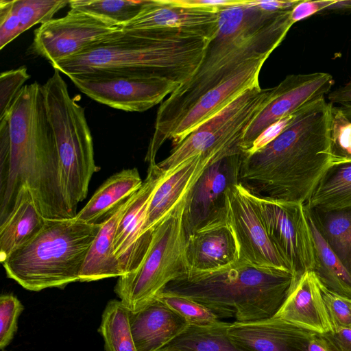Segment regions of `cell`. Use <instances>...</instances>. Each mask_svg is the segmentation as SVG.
Returning a JSON list of instances; mask_svg holds the SVG:
<instances>
[{"instance_id":"21","label":"cell","mask_w":351,"mask_h":351,"mask_svg":"<svg viewBox=\"0 0 351 351\" xmlns=\"http://www.w3.org/2000/svg\"><path fill=\"white\" fill-rule=\"evenodd\" d=\"M219 159L197 156L167 171L156 186L149 202L145 232L152 234L161 221L188 196L204 170Z\"/></svg>"},{"instance_id":"47","label":"cell","mask_w":351,"mask_h":351,"mask_svg":"<svg viewBox=\"0 0 351 351\" xmlns=\"http://www.w3.org/2000/svg\"><path fill=\"white\" fill-rule=\"evenodd\" d=\"M341 109L343 110L346 116L351 120V105L345 104L341 106Z\"/></svg>"},{"instance_id":"40","label":"cell","mask_w":351,"mask_h":351,"mask_svg":"<svg viewBox=\"0 0 351 351\" xmlns=\"http://www.w3.org/2000/svg\"><path fill=\"white\" fill-rule=\"evenodd\" d=\"M335 0H300L291 11V19L293 23L313 14L322 13Z\"/></svg>"},{"instance_id":"39","label":"cell","mask_w":351,"mask_h":351,"mask_svg":"<svg viewBox=\"0 0 351 351\" xmlns=\"http://www.w3.org/2000/svg\"><path fill=\"white\" fill-rule=\"evenodd\" d=\"M14 0L0 1V49L16 38L22 31L13 8Z\"/></svg>"},{"instance_id":"19","label":"cell","mask_w":351,"mask_h":351,"mask_svg":"<svg viewBox=\"0 0 351 351\" xmlns=\"http://www.w3.org/2000/svg\"><path fill=\"white\" fill-rule=\"evenodd\" d=\"M227 333L246 351H307L310 339L316 334L276 317L229 323Z\"/></svg>"},{"instance_id":"4","label":"cell","mask_w":351,"mask_h":351,"mask_svg":"<svg viewBox=\"0 0 351 351\" xmlns=\"http://www.w3.org/2000/svg\"><path fill=\"white\" fill-rule=\"evenodd\" d=\"M210 40L184 33L121 27L51 64L67 76L95 71L137 72L180 85L191 78Z\"/></svg>"},{"instance_id":"1","label":"cell","mask_w":351,"mask_h":351,"mask_svg":"<svg viewBox=\"0 0 351 351\" xmlns=\"http://www.w3.org/2000/svg\"><path fill=\"white\" fill-rule=\"evenodd\" d=\"M290 10L267 11L254 0H239L219 12L217 29L190 80L159 106L145 160H156L162 145L197 100L235 75L248 62L267 58L294 24Z\"/></svg>"},{"instance_id":"5","label":"cell","mask_w":351,"mask_h":351,"mask_svg":"<svg viewBox=\"0 0 351 351\" xmlns=\"http://www.w3.org/2000/svg\"><path fill=\"white\" fill-rule=\"evenodd\" d=\"M295 279L289 271L255 266L239 260L219 269L189 272L162 293L184 297L210 309L219 319L249 322L274 317Z\"/></svg>"},{"instance_id":"13","label":"cell","mask_w":351,"mask_h":351,"mask_svg":"<svg viewBox=\"0 0 351 351\" xmlns=\"http://www.w3.org/2000/svg\"><path fill=\"white\" fill-rule=\"evenodd\" d=\"M120 28L70 9L64 16L52 19L37 28L32 47L52 64L79 53Z\"/></svg>"},{"instance_id":"41","label":"cell","mask_w":351,"mask_h":351,"mask_svg":"<svg viewBox=\"0 0 351 351\" xmlns=\"http://www.w3.org/2000/svg\"><path fill=\"white\" fill-rule=\"evenodd\" d=\"M298 112V111H297ZM296 112L287 116L267 128L253 143L250 149L244 154H250L264 147L275 139L282 130L291 123Z\"/></svg>"},{"instance_id":"48","label":"cell","mask_w":351,"mask_h":351,"mask_svg":"<svg viewBox=\"0 0 351 351\" xmlns=\"http://www.w3.org/2000/svg\"><path fill=\"white\" fill-rule=\"evenodd\" d=\"M160 351H168V350H160Z\"/></svg>"},{"instance_id":"22","label":"cell","mask_w":351,"mask_h":351,"mask_svg":"<svg viewBox=\"0 0 351 351\" xmlns=\"http://www.w3.org/2000/svg\"><path fill=\"white\" fill-rule=\"evenodd\" d=\"M130 319L137 351H160L189 326L157 298L141 310L131 312Z\"/></svg>"},{"instance_id":"14","label":"cell","mask_w":351,"mask_h":351,"mask_svg":"<svg viewBox=\"0 0 351 351\" xmlns=\"http://www.w3.org/2000/svg\"><path fill=\"white\" fill-rule=\"evenodd\" d=\"M335 81L328 73L291 74L273 87L266 106L249 125L243 137V152L271 125L331 91Z\"/></svg>"},{"instance_id":"42","label":"cell","mask_w":351,"mask_h":351,"mask_svg":"<svg viewBox=\"0 0 351 351\" xmlns=\"http://www.w3.org/2000/svg\"><path fill=\"white\" fill-rule=\"evenodd\" d=\"M335 351H351V328H338L322 335Z\"/></svg>"},{"instance_id":"2","label":"cell","mask_w":351,"mask_h":351,"mask_svg":"<svg viewBox=\"0 0 351 351\" xmlns=\"http://www.w3.org/2000/svg\"><path fill=\"white\" fill-rule=\"evenodd\" d=\"M23 186L46 219L75 217L64 187L43 85H25L0 119V224L12 213Z\"/></svg>"},{"instance_id":"37","label":"cell","mask_w":351,"mask_h":351,"mask_svg":"<svg viewBox=\"0 0 351 351\" xmlns=\"http://www.w3.org/2000/svg\"><path fill=\"white\" fill-rule=\"evenodd\" d=\"M319 285L332 328H351V298L328 289L319 280Z\"/></svg>"},{"instance_id":"43","label":"cell","mask_w":351,"mask_h":351,"mask_svg":"<svg viewBox=\"0 0 351 351\" xmlns=\"http://www.w3.org/2000/svg\"><path fill=\"white\" fill-rule=\"evenodd\" d=\"M330 103L351 105V78L343 85L331 90L328 95Z\"/></svg>"},{"instance_id":"11","label":"cell","mask_w":351,"mask_h":351,"mask_svg":"<svg viewBox=\"0 0 351 351\" xmlns=\"http://www.w3.org/2000/svg\"><path fill=\"white\" fill-rule=\"evenodd\" d=\"M93 100L126 112H144L160 104L180 85L131 71H95L68 75Z\"/></svg>"},{"instance_id":"26","label":"cell","mask_w":351,"mask_h":351,"mask_svg":"<svg viewBox=\"0 0 351 351\" xmlns=\"http://www.w3.org/2000/svg\"><path fill=\"white\" fill-rule=\"evenodd\" d=\"M142 180L136 168L123 169L109 177L77 213V220L94 224L104 218L121 202L137 191Z\"/></svg>"},{"instance_id":"44","label":"cell","mask_w":351,"mask_h":351,"mask_svg":"<svg viewBox=\"0 0 351 351\" xmlns=\"http://www.w3.org/2000/svg\"><path fill=\"white\" fill-rule=\"evenodd\" d=\"M184 3L197 7L221 9L223 7L234 5L239 0H182Z\"/></svg>"},{"instance_id":"35","label":"cell","mask_w":351,"mask_h":351,"mask_svg":"<svg viewBox=\"0 0 351 351\" xmlns=\"http://www.w3.org/2000/svg\"><path fill=\"white\" fill-rule=\"evenodd\" d=\"M69 3L66 0H14L13 8L23 33L36 24L51 20Z\"/></svg>"},{"instance_id":"3","label":"cell","mask_w":351,"mask_h":351,"mask_svg":"<svg viewBox=\"0 0 351 351\" xmlns=\"http://www.w3.org/2000/svg\"><path fill=\"white\" fill-rule=\"evenodd\" d=\"M332 106L324 96L314 100L266 146L243 153L239 183L256 195L305 204L331 167Z\"/></svg>"},{"instance_id":"9","label":"cell","mask_w":351,"mask_h":351,"mask_svg":"<svg viewBox=\"0 0 351 351\" xmlns=\"http://www.w3.org/2000/svg\"><path fill=\"white\" fill-rule=\"evenodd\" d=\"M272 91L273 88L260 85L245 90L175 145L158 165L167 171L197 156L221 158L243 153L241 143L245 132L266 106Z\"/></svg>"},{"instance_id":"15","label":"cell","mask_w":351,"mask_h":351,"mask_svg":"<svg viewBox=\"0 0 351 351\" xmlns=\"http://www.w3.org/2000/svg\"><path fill=\"white\" fill-rule=\"evenodd\" d=\"M227 223L237 241L239 261L290 271L271 242L248 191L240 183L228 192Z\"/></svg>"},{"instance_id":"31","label":"cell","mask_w":351,"mask_h":351,"mask_svg":"<svg viewBox=\"0 0 351 351\" xmlns=\"http://www.w3.org/2000/svg\"><path fill=\"white\" fill-rule=\"evenodd\" d=\"M148 0H71L70 9L93 16L110 25L123 27L134 19Z\"/></svg>"},{"instance_id":"34","label":"cell","mask_w":351,"mask_h":351,"mask_svg":"<svg viewBox=\"0 0 351 351\" xmlns=\"http://www.w3.org/2000/svg\"><path fill=\"white\" fill-rule=\"evenodd\" d=\"M156 298L182 317L189 326L207 328L222 322L210 309L189 298L165 293H160Z\"/></svg>"},{"instance_id":"25","label":"cell","mask_w":351,"mask_h":351,"mask_svg":"<svg viewBox=\"0 0 351 351\" xmlns=\"http://www.w3.org/2000/svg\"><path fill=\"white\" fill-rule=\"evenodd\" d=\"M46 218L31 191L23 186L8 218L0 224V261L32 240L43 228Z\"/></svg>"},{"instance_id":"10","label":"cell","mask_w":351,"mask_h":351,"mask_svg":"<svg viewBox=\"0 0 351 351\" xmlns=\"http://www.w3.org/2000/svg\"><path fill=\"white\" fill-rule=\"evenodd\" d=\"M249 195L276 250L295 278L314 271L316 256L305 204Z\"/></svg>"},{"instance_id":"27","label":"cell","mask_w":351,"mask_h":351,"mask_svg":"<svg viewBox=\"0 0 351 351\" xmlns=\"http://www.w3.org/2000/svg\"><path fill=\"white\" fill-rule=\"evenodd\" d=\"M315 246L316 266L313 271L328 289L351 298V270L341 261L322 234L313 214L306 207Z\"/></svg>"},{"instance_id":"18","label":"cell","mask_w":351,"mask_h":351,"mask_svg":"<svg viewBox=\"0 0 351 351\" xmlns=\"http://www.w3.org/2000/svg\"><path fill=\"white\" fill-rule=\"evenodd\" d=\"M267 58L248 62L235 75L202 95L181 119L170 140L180 143L196 128L215 115L245 90L260 85L259 74Z\"/></svg>"},{"instance_id":"7","label":"cell","mask_w":351,"mask_h":351,"mask_svg":"<svg viewBox=\"0 0 351 351\" xmlns=\"http://www.w3.org/2000/svg\"><path fill=\"white\" fill-rule=\"evenodd\" d=\"M43 92L62 181L71 205L77 208L87 196L93 174L100 170L95 162L84 108L70 96L67 84L57 70L43 85Z\"/></svg>"},{"instance_id":"45","label":"cell","mask_w":351,"mask_h":351,"mask_svg":"<svg viewBox=\"0 0 351 351\" xmlns=\"http://www.w3.org/2000/svg\"><path fill=\"white\" fill-rule=\"evenodd\" d=\"M307 351H335L331 344L322 335L315 334L310 339Z\"/></svg>"},{"instance_id":"17","label":"cell","mask_w":351,"mask_h":351,"mask_svg":"<svg viewBox=\"0 0 351 351\" xmlns=\"http://www.w3.org/2000/svg\"><path fill=\"white\" fill-rule=\"evenodd\" d=\"M219 10L190 5L182 0H148L141 13L121 28L180 32L211 40Z\"/></svg>"},{"instance_id":"16","label":"cell","mask_w":351,"mask_h":351,"mask_svg":"<svg viewBox=\"0 0 351 351\" xmlns=\"http://www.w3.org/2000/svg\"><path fill=\"white\" fill-rule=\"evenodd\" d=\"M166 173L158 163L149 165L145 180L117 227L113 254L123 275L136 270L149 250L153 234L145 232L147 208L156 186Z\"/></svg>"},{"instance_id":"32","label":"cell","mask_w":351,"mask_h":351,"mask_svg":"<svg viewBox=\"0 0 351 351\" xmlns=\"http://www.w3.org/2000/svg\"><path fill=\"white\" fill-rule=\"evenodd\" d=\"M312 213L331 247L351 270V210L321 213L322 218Z\"/></svg>"},{"instance_id":"24","label":"cell","mask_w":351,"mask_h":351,"mask_svg":"<svg viewBox=\"0 0 351 351\" xmlns=\"http://www.w3.org/2000/svg\"><path fill=\"white\" fill-rule=\"evenodd\" d=\"M136 193L117 206L101 222L100 230L88 252L80 271L79 282H92L123 276L113 254V241L117 227Z\"/></svg>"},{"instance_id":"6","label":"cell","mask_w":351,"mask_h":351,"mask_svg":"<svg viewBox=\"0 0 351 351\" xmlns=\"http://www.w3.org/2000/svg\"><path fill=\"white\" fill-rule=\"evenodd\" d=\"M101 223L46 219L41 231L2 263L7 277L24 289H64L79 281L88 252Z\"/></svg>"},{"instance_id":"8","label":"cell","mask_w":351,"mask_h":351,"mask_svg":"<svg viewBox=\"0 0 351 351\" xmlns=\"http://www.w3.org/2000/svg\"><path fill=\"white\" fill-rule=\"evenodd\" d=\"M187 197L154 229L149 250L137 269L118 278L114 293L131 312L145 307L169 283L191 269L186 255L188 237L184 223Z\"/></svg>"},{"instance_id":"30","label":"cell","mask_w":351,"mask_h":351,"mask_svg":"<svg viewBox=\"0 0 351 351\" xmlns=\"http://www.w3.org/2000/svg\"><path fill=\"white\" fill-rule=\"evenodd\" d=\"M130 313L120 300L108 302L98 328L105 351H137L130 326Z\"/></svg>"},{"instance_id":"46","label":"cell","mask_w":351,"mask_h":351,"mask_svg":"<svg viewBox=\"0 0 351 351\" xmlns=\"http://www.w3.org/2000/svg\"><path fill=\"white\" fill-rule=\"evenodd\" d=\"M330 12H351V0H335L322 13Z\"/></svg>"},{"instance_id":"38","label":"cell","mask_w":351,"mask_h":351,"mask_svg":"<svg viewBox=\"0 0 351 351\" xmlns=\"http://www.w3.org/2000/svg\"><path fill=\"white\" fill-rule=\"evenodd\" d=\"M30 78L25 66L1 72L0 75V119L5 117L16 97Z\"/></svg>"},{"instance_id":"12","label":"cell","mask_w":351,"mask_h":351,"mask_svg":"<svg viewBox=\"0 0 351 351\" xmlns=\"http://www.w3.org/2000/svg\"><path fill=\"white\" fill-rule=\"evenodd\" d=\"M242 154H230L210 164L195 183L184 211L187 237L197 230L227 222L228 192L239 183Z\"/></svg>"},{"instance_id":"33","label":"cell","mask_w":351,"mask_h":351,"mask_svg":"<svg viewBox=\"0 0 351 351\" xmlns=\"http://www.w3.org/2000/svg\"><path fill=\"white\" fill-rule=\"evenodd\" d=\"M329 139L331 167L351 163V120L341 106L330 110Z\"/></svg>"},{"instance_id":"29","label":"cell","mask_w":351,"mask_h":351,"mask_svg":"<svg viewBox=\"0 0 351 351\" xmlns=\"http://www.w3.org/2000/svg\"><path fill=\"white\" fill-rule=\"evenodd\" d=\"M229 323L207 328L189 326L161 350L168 351H246L234 343L227 333Z\"/></svg>"},{"instance_id":"20","label":"cell","mask_w":351,"mask_h":351,"mask_svg":"<svg viewBox=\"0 0 351 351\" xmlns=\"http://www.w3.org/2000/svg\"><path fill=\"white\" fill-rule=\"evenodd\" d=\"M274 317L318 335L333 329L318 278L313 271L295 278L285 302Z\"/></svg>"},{"instance_id":"28","label":"cell","mask_w":351,"mask_h":351,"mask_svg":"<svg viewBox=\"0 0 351 351\" xmlns=\"http://www.w3.org/2000/svg\"><path fill=\"white\" fill-rule=\"evenodd\" d=\"M305 206L317 213L351 210V163L331 167Z\"/></svg>"},{"instance_id":"36","label":"cell","mask_w":351,"mask_h":351,"mask_svg":"<svg viewBox=\"0 0 351 351\" xmlns=\"http://www.w3.org/2000/svg\"><path fill=\"white\" fill-rule=\"evenodd\" d=\"M24 309L12 293L0 296V349L3 350L12 341L18 328V319Z\"/></svg>"},{"instance_id":"49","label":"cell","mask_w":351,"mask_h":351,"mask_svg":"<svg viewBox=\"0 0 351 351\" xmlns=\"http://www.w3.org/2000/svg\"><path fill=\"white\" fill-rule=\"evenodd\" d=\"M1 351H7V350H1Z\"/></svg>"},{"instance_id":"23","label":"cell","mask_w":351,"mask_h":351,"mask_svg":"<svg viewBox=\"0 0 351 351\" xmlns=\"http://www.w3.org/2000/svg\"><path fill=\"white\" fill-rule=\"evenodd\" d=\"M186 255L192 269L210 271L238 261L239 247L226 222L191 234L187 238Z\"/></svg>"}]
</instances>
